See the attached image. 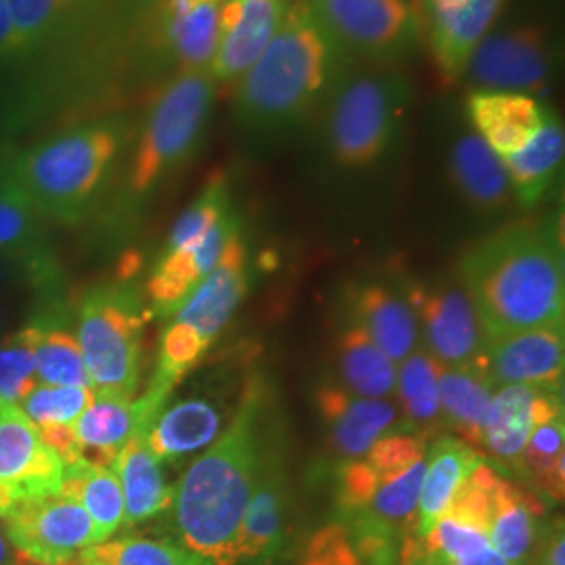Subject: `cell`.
Here are the masks:
<instances>
[{"label":"cell","mask_w":565,"mask_h":565,"mask_svg":"<svg viewBox=\"0 0 565 565\" xmlns=\"http://www.w3.org/2000/svg\"><path fill=\"white\" fill-rule=\"evenodd\" d=\"M352 67L306 0H296L263 57L235 82L233 121L254 141L285 139L323 111Z\"/></svg>","instance_id":"6da1fadb"},{"label":"cell","mask_w":565,"mask_h":565,"mask_svg":"<svg viewBox=\"0 0 565 565\" xmlns=\"http://www.w3.org/2000/svg\"><path fill=\"white\" fill-rule=\"evenodd\" d=\"M486 342L536 327H564V247L555 223L505 226L461 260Z\"/></svg>","instance_id":"7a4b0ae2"},{"label":"cell","mask_w":565,"mask_h":565,"mask_svg":"<svg viewBox=\"0 0 565 565\" xmlns=\"http://www.w3.org/2000/svg\"><path fill=\"white\" fill-rule=\"evenodd\" d=\"M258 408V396L249 394L233 424L174 488L172 509L181 545L210 565L237 564L243 513L264 461Z\"/></svg>","instance_id":"3957f363"},{"label":"cell","mask_w":565,"mask_h":565,"mask_svg":"<svg viewBox=\"0 0 565 565\" xmlns=\"http://www.w3.org/2000/svg\"><path fill=\"white\" fill-rule=\"evenodd\" d=\"M124 139L120 118L86 121L20 153L7 170V184L36 216L78 223L99 195Z\"/></svg>","instance_id":"277c9868"},{"label":"cell","mask_w":565,"mask_h":565,"mask_svg":"<svg viewBox=\"0 0 565 565\" xmlns=\"http://www.w3.org/2000/svg\"><path fill=\"white\" fill-rule=\"evenodd\" d=\"M413 86L390 67H373L343 76L323 107L324 141L343 168L380 162L403 132Z\"/></svg>","instance_id":"5b68a950"},{"label":"cell","mask_w":565,"mask_h":565,"mask_svg":"<svg viewBox=\"0 0 565 565\" xmlns=\"http://www.w3.org/2000/svg\"><path fill=\"white\" fill-rule=\"evenodd\" d=\"M427 450L422 438L385 436L343 469L340 501L356 520V536L392 541L415 525Z\"/></svg>","instance_id":"8992f818"},{"label":"cell","mask_w":565,"mask_h":565,"mask_svg":"<svg viewBox=\"0 0 565 565\" xmlns=\"http://www.w3.org/2000/svg\"><path fill=\"white\" fill-rule=\"evenodd\" d=\"M216 82L207 70L179 72L163 86L142 121L128 172V191L142 198L191 158L210 120Z\"/></svg>","instance_id":"52a82bcc"},{"label":"cell","mask_w":565,"mask_h":565,"mask_svg":"<svg viewBox=\"0 0 565 565\" xmlns=\"http://www.w3.org/2000/svg\"><path fill=\"white\" fill-rule=\"evenodd\" d=\"M151 312L130 287L103 285L84 296L76 340L97 394L135 398L141 380L142 327Z\"/></svg>","instance_id":"ba28073f"},{"label":"cell","mask_w":565,"mask_h":565,"mask_svg":"<svg viewBox=\"0 0 565 565\" xmlns=\"http://www.w3.org/2000/svg\"><path fill=\"white\" fill-rule=\"evenodd\" d=\"M312 18L348 60L390 67L424 36L417 4L408 0H306Z\"/></svg>","instance_id":"9c48e42d"},{"label":"cell","mask_w":565,"mask_h":565,"mask_svg":"<svg viewBox=\"0 0 565 565\" xmlns=\"http://www.w3.org/2000/svg\"><path fill=\"white\" fill-rule=\"evenodd\" d=\"M557 72V49L541 25L488 34L465 67L471 88L545 95Z\"/></svg>","instance_id":"30bf717a"},{"label":"cell","mask_w":565,"mask_h":565,"mask_svg":"<svg viewBox=\"0 0 565 565\" xmlns=\"http://www.w3.org/2000/svg\"><path fill=\"white\" fill-rule=\"evenodd\" d=\"M13 548L41 565H74L82 553L99 545V534L78 501L49 494L18 507L4 518Z\"/></svg>","instance_id":"8fae6325"},{"label":"cell","mask_w":565,"mask_h":565,"mask_svg":"<svg viewBox=\"0 0 565 565\" xmlns=\"http://www.w3.org/2000/svg\"><path fill=\"white\" fill-rule=\"evenodd\" d=\"M63 463L20 406L0 401V518L49 494H60Z\"/></svg>","instance_id":"7c38bea8"},{"label":"cell","mask_w":565,"mask_h":565,"mask_svg":"<svg viewBox=\"0 0 565 565\" xmlns=\"http://www.w3.org/2000/svg\"><path fill=\"white\" fill-rule=\"evenodd\" d=\"M484 371L492 387H557L564 375V327H536L488 340Z\"/></svg>","instance_id":"4fadbf2b"},{"label":"cell","mask_w":565,"mask_h":565,"mask_svg":"<svg viewBox=\"0 0 565 565\" xmlns=\"http://www.w3.org/2000/svg\"><path fill=\"white\" fill-rule=\"evenodd\" d=\"M245 245L237 233L226 243L218 264L195 285V289L174 312V323L184 327L207 350L231 321L245 296Z\"/></svg>","instance_id":"5bb4252c"},{"label":"cell","mask_w":565,"mask_h":565,"mask_svg":"<svg viewBox=\"0 0 565 565\" xmlns=\"http://www.w3.org/2000/svg\"><path fill=\"white\" fill-rule=\"evenodd\" d=\"M551 109L536 97L507 90L471 88L465 99L473 132L501 162L534 139Z\"/></svg>","instance_id":"9a60e30c"},{"label":"cell","mask_w":565,"mask_h":565,"mask_svg":"<svg viewBox=\"0 0 565 565\" xmlns=\"http://www.w3.org/2000/svg\"><path fill=\"white\" fill-rule=\"evenodd\" d=\"M473 478L484 499L486 534L509 565H522L539 536L541 507L482 461Z\"/></svg>","instance_id":"2e32d148"},{"label":"cell","mask_w":565,"mask_h":565,"mask_svg":"<svg viewBox=\"0 0 565 565\" xmlns=\"http://www.w3.org/2000/svg\"><path fill=\"white\" fill-rule=\"evenodd\" d=\"M505 0H465L422 15L425 41L446 82L461 81L478 44L484 41Z\"/></svg>","instance_id":"e0dca14e"},{"label":"cell","mask_w":565,"mask_h":565,"mask_svg":"<svg viewBox=\"0 0 565 565\" xmlns=\"http://www.w3.org/2000/svg\"><path fill=\"white\" fill-rule=\"evenodd\" d=\"M564 413L557 387H497L484 419V445L505 461H520L534 425Z\"/></svg>","instance_id":"ac0fdd59"},{"label":"cell","mask_w":565,"mask_h":565,"mask_svg":"<svg viewBox=\"0 0 565 565\" xmlns=\"http://www.w3.org/2000/svg\"><path fill=\"white\" fill-rule=\"evenodd\" d=\"M237 233L239 218L228 212L195 247L184 252H162L147 282L153 315L172 317L186 300V296L195 289V285L218 264L226 243Z\"/></svg>","instance_id":"d6986e66"},{"label":"cell","mask_w":565,"mask_h":565,"mask_svg":"<svg viewBox=\"0 0 565 565\" xmlns=\"http://www.w3.org/2000/svg\"><path fill=\"white\" fill-rule=\"evenodd\" d=\"M431 356L448 366L476 363L484 354L486 338L469 296L459 289L417 296Z\"/></svg>","instance_id":"ffe728a7"},{"label":"cell","mask_w":565,"mask_h":565,"mask_svg":"<svg viewBox=\"0 0 565 565\" xmlns=\"http://www.w3.org/2000/svg\"><path fill=\"white\" fill-rule=\"evenodd\" d=\"M289 0H242L237 21L221 32L214 60L207 67L212 81L235 84L263 57L281 28Z\"/></svg>","instance_id":"44dd1931"},{"label":"cell","mask_w":565,"mask_h":565,"mask_svg":"<svg viewBox=\"0 0 565 565\" xmlns=\"http://www.w3.org/2000/svg\"><path fill=\"white\" fill-rule=\"evenodd\" d=\"M151 425H139L111 465L124 494V525H137L172 507L174 488L166 484L162 463L147 443Z\"/></svg>","instance_id":"7402d4cb"},{"label":"cell","mask_w":565,"mask_h":565,"mask_svg":"<svg viewBox=\"0 0 565 565\" xmlns=\"http://www.w3.org/2000/svg\"><path fill=\"white\" fill-rule=\"evenodd\" d=\"M480 463V455L455 438H443L427 450L424 484L413 525L417 539H425L434 530Z\"/></svg>","instance_id":"603a6c76"},{"label":"cell","mask_w":565,"mask_h":565,"mask_svg":"<svg viewBox=\"0 0 565 565\" xmlns=\"http://www.w3.org/2000/svg\"><path fill=\"white\" fill-rule=\"evenodd\" d=\"M321 413L331 427L335 448L356 461L396 422V408L392 404L382 398H356L342 390H323Z\"/></svg>","instance_id":"cb8c5ba5"},{"label":"cell","mask_w":565,"mask_h":565,"mask_svg":"<svg viewBox=\"0 0 565 565\" xmlns=\"http://www.w3.org/2000/svg\"><path fill=\"white\" fill-rule=\"evenodd\" d=\"M218 408L202 398L162 408L149 427L147 443L160 463H179L212 445L221 434Z\"/></svg>","instance_id":"d4e9b609"},{"label":"cell","mask_w":565,"mask_h":565,"mask_svg":"<svg viewBox=\"0 0 565 565\" xmlns=\"http://www.w3.org/2000/svg\"><path fill=\"white\" fill-rule=\"evenodd\" d=\"M448 168L455 186L473 207L494 212L511 200L505 166L476 132H463L455 139Z\"/></svg>","instance_id":"484cf974"},{"label":"cell","mask_w":565,"mask_h":565,"mask_svg":"<svg viewBox=\"0 0 565 565\" xmlns=\"http://www.w3.org/2000/svg\"><path fill=\"white\" fill-rule=\"evenodd\" d=\"M565 153L562 118L551 109L543 128L518 153L503 160L511 191L524 207H534L557 181Z\"/></svg>","instance_id":"4316f807"},{"label":"cell","mask_w":565,"mask_h":565,"mask_svg":"<svg viewBox=\"0 0 565 565\" xmlns=\"http://www.w3.org/2000/svg\"><path fill=\"white\" fill-rule=\"evenodd\" d=\"M141 425L137 398L97 394L74 424L82 459L111 467L118 452Z\"/></svg>","instance_id":"83f0119b"},{"label":"cell","mask_w":565,"mask_h":565,"mask_svg":"<svg viewBox=\"0 0 565 565\" xmlns=\"http://www.w3.org/2000/svg\"><path fill=\"white\" fill-rule=\"evenodd\" d=\"M494 387L484 371V354L471 364L448 366L440 363L438 401L448 422L469 443H484V419Z\"/></svg>","instance_id":"f1b7e54d"},{"label":"cell","mask_w":565,"mask_h":565,"mask_svg":"<svg viewBox=\"0 0 565 565\" xmlns=\"http://www.w3.org/2000/svg\"><path fill=\"white\" fill-rule=\"evenodd\" d=\"M0 254L20 263L39 285L57 279V266L44 245L34 210L7 182L0 189Z\"/></svg>","instance_id":"f546056e"},{"label":"cell","mask_w":565,"mask_h":565,"mask_svg":"<svg viewBox=\"0 0 565 565\" xmlns=\"http://www.w3.org/2000/svg\"><path fill=\"white\" fill-rule=\"evenodd\" d=\"M285 522V486L273 461H263L258 482L243 513L237 536V562L270 555L281 543Z\"/></svg>","instance_id":"4dcf8cb0"},{"label":"cell","mask_w":565,"mask_h":565,"mask_svg":"<svg viewBox=\"0 0 565 565\" xmlns=\"http://www.w3.org/2000/svg\"><path fill=\"white\" fill-rule=\"evenodd\" d=\"M61 494L81 503L97 527L99 543L109 541L124 525V494L111 467L81 459L63 467Z\"/></svg>","instance_id":"1f68e13d"},{"label":"cell","mask_w":565,"mask_h":565,"mask_svg":"<svg viewBox=\"0 0 565 565\" xmlns=\"http://www.w3.org/2000/svg\"><path fill=\"white\" fill-rule=\"evenodd\" d=\"M359 323L364 333L394 363L413 354L417 342L415 315L406 303L387 294L384 287H366L356 302Z\"/></svg>","instance_id":"d6a6232c"},{"label":"cell","mask_w":565,"mask_h":565,"mask_svg":"<svg viewBox=\"0 0 565 565\" xmlns=\"http://www.w3.org/2000/svg\"><path fill=\"white\" fill-rule=\"evenodd\" d=\"M345 385L363 398H384L396 387L398 366L364 333L361 324L345 331L340 345Z\"/></svg>","instance_id":"836d02e7"},{"label":"cell","mask_w":565,"mask_h":565,"mask_svg":"<svg viewBox=\"0 0 565 565\" xmlns=\"http://www.w3.org/2000/svg\"><path fill=\"white\" fill-rule=\"evenodd\" d=\"M41 333L36 342L39 384L60 387H90L81 343L74 333L53 323L51 317L36 319ZM93 390V387H90Z\"/></svg>","instance_id":"e575fe53"},{"label":"cell","mask_w":565,"mask_h":565,"mask_svg":"<svg viewBox=\"0 0 565 565\" xmlns=\"http://www.w3.org/2000/svg\"><path fill=\"white\" fill-rule=\"evenodd\" d=\"M564 413H559L543 424L534 425L520 459L536 486L559 501L564 497Z\"/></svg>","instance_id":"d590c367"},{"label":"cell","mask_w":565,"mask_h":565,"mask_svg":"<svg viewBox=\"0 0 565 565\" xmlns=\"http://www.w3.org/2000/svg\"><path fill=\"white\" fill-rule=\"evenodd\" d=\"M438 373L440 363L425 352H413L398 366L396 387L401 392L404 411L413 424H434L438 419Z\"/></svg>","instance_id":"8d00e7d4"},{"label":"cell","mask_w":565,"mask_h":565,"mask_svg":"<svg viewBox=\"0 0 565 565\" xmlns=\"http://www.w3.org/2000/svg\"><path fill=\"white\" fill-rule=\"evenodd\" d=\"M39 321L20 329L0 343V401L20 406L39 385L36 375V342Z\"/></svg>","instance_id":"74e56055"},{"label":"cell","mask_w":565,"mask_h":565,"mask_svg":"<svg viewBox=\"0 0 565 565\" xmlns=\"http://www.w3.org/2000/svg\"><path fill=\"white\" fill-rule=\"evenodd\" d=\"M82 555L105 565H210L182 545L153 539H116L86 548Z\"/></svg>","instance_id":"f35d334b"},{"label":"cell","mask_w":565,"mask_h":565,"mask_svg":"<svg viewBox=\"0 0 565 565\" xmlns=\"http://www.w3.org/2000/svg\"><path fill=\"white\" fill-rule=\"evenodd\" d=\"M228 212H233L228 189L223 177L218 174L207 182L202 195L177 218L163 252H184L195 247Z\"/></svg>","instance_id":"ab89813d"},{"label":"cell","mask_w":565,"mask_h":565,"mask_svg":"<svg viewBox=\"0 0 565 565\" xmlns=\"http://www.w3.org/2000/svg\"><path fill=\"white\" fill-rule=\"evenodd\" d=\"M93 398L95 392L90 387L39 384L25 396L20 408L36 427L74 425Z\"/></svg>","instance_id":"60d3db41"},{"label":"cell","mask_w":565,"mask_h":565,"mask_svg":"<svg viewBox=\"0 0 565 565\" xmlns=\"http://www.w3.org/2000/svg\"><path fill=\"white\" fill-rule=\"evenodd\" d=\"M15 32L20 36L23 53L41 44L57 30L78 0H4Z\"/></svg>","instance_id":"b9f144b4"},{"label":"cell","mask_w":565,"mask_h":565,"mask_svg":"<svg viewBox=\"0 0 565 565\" xmlns=\"http://www.w3.org/2000/svg\"><path fill=\"white\" fill-rule=\"evenodd\" d=\"M306 565H361L354 543L340 527H327L308 548Z\"/></svg>","instance_id":"7bdbcfd3"},{"label":"cell","mask_w":565,"mask_h":565,"mask_svg":"<svg viewBox=\"0 0 565 565\" xmlns=\"http://www.w3.org/2000/svg\"><path fill=\"white\" fill-rule=\"evenodd\" d=\"M354 546H356V553L361 557V565H396L394 546L390 541L356 539Z\"/></svg>","instance_id":"ee69618b"},{"label":"cell","mask_w":565,"mask_h":565,"mask_svg":"<svg viewBox=\"0 0 565 565\" xmlns=\"http://www.w3.org/2000/svg\"><path fill=\"white\" fill-rule=\"evenodd\" d=\"M20 53H23L20 36H18L15 25H13L11 15H9L7 2L0 0V60L15 57V55H20Z\"/></svg>","instance_id":"f6af8a7d"},{"label":"cell","mask_w":565,"mask_h":565,"mask_svg":"<svg viewBox=\"0 0 565 565\" xmlns=\"http://www.w3.org/2000/svg\"><path fill=\"white\" fill-rule=\"evenodd\" d=\"M564 546L565 539L562 527L553 530L551 536L546 539L545 548L541 553V562L539 565H565L564 564Z\"/></svg>","instance_id":"bcb514c9"},{"label":"cell","mask_w":565,"mask_h":565,"mask_svg":"<svg viewBox=\"0 0 565 565\" xmlns=\"http://www.w3.org/2000/svg\"><path fill=\"white\" fill-rule=\"evenodd\" d=\"M18 551L9 543L7 534L0 530V565H15Z\"/></svg>","instance_id":"7dc6e473"},{"label":"cell","mask_w":565,"mask_h":565,"mask_svg":"<svg viewBox=\"0 0 565 565\" xmlns=\"http://www.w3.org/2000/svg\"><path fill=\"white\" fill-rule=\"evenodd\" d=\"M465 0H419L417 9H419V15L425 13H431V11H438V9H448V7H455V4H461Z\"/></svg>","instance_id":"c3c4849f"},{"label":"cell","mask_w":565,"mask_h":565,"mask_svg":"<svg viewBox=\"0 0 565 565\" xmlns=\"http://www.w3.org/2000/svg\"><path fill=\"white\" fill-rule=\"evenodd\" d=\"M74 565H105L102 562H97V559H93V557H86V555H81L78 557V562Z\"/></svg>","instance_id":"681fc988"},{"label":"cell","mask_w":565,"mask_h":565,"mask_svg":"<svg viewBox=\"0 0 565 565\" xmlns=\"http://www.w3.org/2000/svg\"><path fill=\"white\" fill-rule=\"evenodd\" d=\"M15 565H41V564H34V562H30L28 557H23V555H20L18 553V559H15Z\"/></svg>","instance_id":"f907efd6"},{"label":"cell","mask_w":565,"mask_h":565,"mask_svg":"<svg viewBox=\"0 0 565 565\" xmlns=\"http://www.w3.org/2000/svg\"><path fill=\"white\" fill-rule=\"evenodd\" d=\"M4 279V263H2V258H0V281Z\"/></svg>","instance_id":"816d5d0a"},{"label":"cell","mask_w":565,"mask_h":565,"mask_svg":"<svg viewBox=\"0 0 565 565\" xmlns=\"http://www.w3.org/2000/svg\"><path fill=\"white\" fill-rule=\"evenodd\" d=\"M4 182H7V174H4V177H0V189L4 186Z\"/></svg>","instance_id":"f5cc1de1"}]
</instances>
